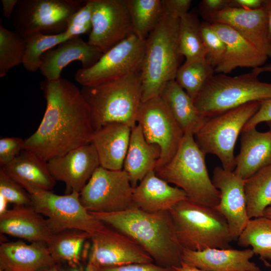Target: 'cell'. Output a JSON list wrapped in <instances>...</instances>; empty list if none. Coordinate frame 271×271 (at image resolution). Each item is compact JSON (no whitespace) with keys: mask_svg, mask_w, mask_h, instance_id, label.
Returning a JSON list of instances; mask_svg holds the SVG:
<instances>
[{"mask_svg":"<svg viewBox=\"0 0 271 271\" xmlns=\"http://www.w3.org/2000/svg\"><path fill=\"white\" fill-rule=\"evenodd\" d=\"M40 88L46 101L45 111L36 130L25 140L24 150L47 162L90 143L94 129L81 89L61 77L45 79Z\"/></svg>","mask_w":271,"mask_h":271,"instance_id":"cell-1","label":"cell"},{"mask_svg":"<svg viewBox=\"0 0 271 271\" xmlns=\"http://www.w3.org/2000/svg\"><path fill=\"white\" fill-rule=\"evenodd\" d=\"M90 213L133 240L156 264L164 267L181 266L183 248L176 237L169 211L150 213L133 207L118 212Z\"/></svg>","mask_w":271,"mask_h":271,"instance_id":"cell-2","label":"cell"},{"mask_svg":"<svg viewBox=\"0 0 271 271\" xmlns=\"http://www.w3.org/2000/svg\"><path fill=\"white\" fill-rule=\"evenodd\" d=\"M179 18L164 11L146 40L142 66V102L160 96L166 84L175 80L182 57L179 46Z\"/></svg>","mask_w":271,"mask_h":271,"instance_id":"cell-3","label":"cell"},{"mask_svg":"<svg viewBox=\"0 0 271 271\" xmlns=\"http://www.w3.org/2000/svg\"><path fill=\"white\" fill-rule=\"evenodd\" d=\"M94 130L113 122L131 128L137 123L142 103L141 70L121 78L92 86H82Z\"/></svg>","mask_w":271,"mask_h":271,"instance_id":"cell-4","label":"cell"},{"mask_svg":"<svg viewBox=\"0 0 271 271\" xmlns=\"http://www.w3.org/2000/svg\"><path fill=\"white\" fill-rule=\"evenodd\" d=\"M177 240L183 249L230 248L233 241L224 217L215 208L188 199L169 211Z\"/></svg>","mask_w":271,"mask_h":271,"instance_id":"cell-5","label":"cell"},{"mask_svg":"<svg viewBox=\"0 0 271 271\" xmlns=\"http://www.w3.org/2000/svg\"><path fill=\"white\" fill-rule=\"evenodd\" d=\"M205 155L196 144L194 134L185 133L172 160L155 172L161 179L183 190L188 200L215 208L219 203L220 192L209 177Z\"/></svg>","mask_w":271,"mask_h":271,"instance_id":"cell-6","label":"cell"},{"mask_svg":"<svg viewBox=\"0 0 271 271\" xmlns=\"http://www.w3.org/2000/svg\"><path fill=\"white\" fill-rule=\"evenodd\" d=\"M254 69L236 76L214 74L193 100L205 118L223 113L245 104L271 98V83L260 81Z\"/></svg>","mask_w":271,"mask_h":271,"instance_id":"cell-7","label":"cell"},{"mask_svg":"<svg viewBox=\"0 0 271 271\" xmlns=\"http://www.w3.org/2000/svg\"><path fill=\"white\" fill-rule=\"evenodd\" d=\"M259 107L260 102H249L206 118L194 135L196 144L205 155L216 156L224 170L233 172L236 167L234 149L237 138Z\"/></svg>","mask_w":271,"mask_h":271,"instance_id":"cell-8","label":"cell"},{"mask_svg":"<svg viewBox=\"0 0 271 271\" xmlns=\"http://www.w3.org/2000/svg\"><path fill=\"white\" fill-rule=\"evenodd\" d=\"M30 195L31 205L46 217L54 234L77 230L91 236L105 226L83 205L78 192L60 195L51 191H40Z\"/></svg>","mask_w":271,"mask_h":271,"instance_id":"cell-9","label":"cell"},{"mask_svg":"<svg viewBox=\"0 0 271 271\" xmlns=\"http://www.w3.org/2000/svg\"><path fill=\"white\" fill-rule=\"evenodd\" d=\"M79 0H18L12 16L15 32L23 38L35 33L66 31L70 17L85 4Z\"/></svg>","mask_w":271,"mask_h":271,"instance_id":"cell-10","label":"cell"},{"mask_svg":"<svg viewBox=\"0 0 271 271\" xmlns=\"http://www.w3.org/2000/svg\"><path fill=\"white\" fill-rule=\"evenodd\" d=\"M145 47L146 40L132 34L104 53L92 67L78 69L74 79L82 86H92L140 71Z\"/></svg>","mask_w":271,"mask_h":271,"instance_id":"cell-11","label":"cell"},{"mask_svg":"<svg viewBox=\"0 0 271 271\" xmlns=\"http://www.w3.org/2000/svg\"><path fill=\"white\" fill-rule=\"evenodd\" d=\"M133 190L123 170L98 167L80 193L83 205L91 213H113L136 207Z\"/></svg>","mask_w":271,"mask_h":271,"instance_id":"cell-12","label":"cell"},{"mask_svg":"<svg viewBox=\"0 0 271 271\" xmlns=\"http://www.w3.org/2000/svg\"><path fill=\"white\" fill-rule=\"evenodd\" d=\"M137 123L141 125L146 140L160 148L161 156L156 172L175 156L184 132L160 96L142 102Z\"/></svg>","mask_w":271,"mask_h":271,"instance_id":"cell-13","label":"cell"},{"mask_svg":"<svg viewBox=\"0 0 271 271\" xmlns=\"http://www.w3.org/2000/svg\"><path fill=\"white\" fill-rule=\"evenodd\" d=\"M88 42L103 54L133 34L126 0H92Z\"/></svg>","mask_w":271,"mask_h":271,"instance_id":"cell-14","label":"cell"},{"mask_svg":"<svg viewBox=\"0 0 271 271\" xmlns=\"http://www.w3.org/2000/svg\"><path fill=\"white\" fill-rule=\"evenodd\" d=\"M90 239L88 261L99 268L154 262L152 257L133 240L106 225Z\"/></svg>","mask_w":271,"mask_h":271,"instance_id":"cell-15","label":"cell"},{"mask_svg":"<svg viewBox=\"0 0 271 271\" xmlns=\"http://www.w3.org/2000/svg\"><path fill=\"white\" fill-rule=\"evenodd\" d=\"M47 163L56 181L64 183L65 194L72 192L80 193L100 166L96 149L91 143L53 158Z\"/></svg>","mask_w":271,"mask_h":271,"instance_id":"cell-16","label":"cell"},{"mask_svg":"<svg viewBox=\"0 0 271 271\" xmlns=\"http://www.w3.org/2000/svg\"><path fill=\"white\" fill-rule=\"evenodd\" d=\"M212 181L220 192L219 203L215 208L226 220L232 240H236L249 220L244 192L245 180L233 172L216 167Z\"/></svg>","mask_w":271,"mask_h":271,"instance_id":"cell-17","label":"cell"},{"mask_svg":"<svg viewBox=\"0 0 271 271\" xmlns=\"http://www.w3.org/2000/svg\"><path fill=\"white\" fill-rule=\"evenodd\" d=\"M204 21L230 26L261 53L271 58L267 17L263 7L256 10L229 7L210 16Z\"/></svg>","mask_w":271,"mask_h":271,"instance_id":"cell-18","label":"cell"},{"mask_svg":"<svg viewBox=\"0 0 271 271\" xmlns=\"http://www.w3.org/2000/svg\"><path fill=\"white\" fill-rule=\"evenodd\" d=\"M57 46L41 57L39 70L49 80L61 78L63 69L73 61H79L82 68L87 69L94 65L103 54L98 48L80 36L73 37Z\"/></svg>","mask_w":271,"mask_h":271,"instance_id":"cell-19","label":"cell"},{"mask_svg":"<svg viewBox=\"0 0 271 271\" xmlns=\"http://www.w3.org/2000/svg\"><path fill=\"white\" fill-rule=\"evenodd\" d=\"M211 24L226 47L222 60L214 69L215 73L227 74L238 67L254 69L264 65L268 58L234 29L223 24Z\"/></svg>","mask_w":271,"mask_h":271,"instance_id":"cell-20","label":"cell"},{"mask_svg":"<svg viewBox=\"0 0 271 271\" xmlns=\"http://www.w3.org/2000/svg\"><path fill=\"white\" fill-rule=\"evenodd\" d=\"M57 263L46 243L17 241L1 243L0 271H47Z\"/></svg>","mask_w":271,"mask_h":271,"instance_id":"cell-21","label":"cell"},{"mask_svg":"<svg viewBox=\"0 0 271 271\" xmlns=\"http://www.w3.org/2000/svg\"><path fill=\"white\" fill-rule=\"evenodd\" d=\"M254 255L250 248L183 249L182 259L184 263L204 271H250L259 268L250 260Z\"/></svg>","mask_w":271,"mask_h":271,"instance_id":"cell-22","label":"cell"},{"mask_svg":"<svg viewBox=\"0 0 271 271\" xmlns=\"http://www.w3.org/2000/svg\"><path fill=\"white\" fill-rule=\"evenodd\" d=\"M0 231L30 242L46 243L54 234L46 218L32 205H15L0 215Z\"/></svg>","mask_w":271,"mask_h":271,"instance_id":"cell-23","label":"cell"},{"mask_svg":"<svg viewBox=\"0 0 271 271\" xmlns=\"http://www.w3.org/2000/svg\"><path fill=\"white\" fill-rule=\"evenodd\" d=\"M131 127L113 122L94 130L91 143L98 154L100 167L114 171L123 170Z\"/></svg>","mask_w":271,"mask_h":271,"instance_id":"cell-24","label":"cell"},{"mask_svg":"<svg viewBox=\"0 0 271 271\" xmlns=\"http://www.w3.org/2000/svg\"><path fill=\"white\" fill-rule=\"evenodd\" d=\"M134 206L147 212L169 211L179 202L188 199L181 189L171 186L155 171L148 174L133 188Z\"/></svg>","mask_w":271,"mask_h":271,"instance_id":"cell-25","label":"cell"},{"mask_svg":"<svg viewBox=\"0 0 271 271\" xmlns=\"http://www.w3.org/2000/svg\"><path fill=\"white\" fill-rule=\"evenodd\" d=\"M240 134V151L233 172L245 180L271 165V131L252 128L242 129Z\"/></svg>","mask_w":271,"mask_h":271,"instance_id":"cell-26","label":"cell"},{"mask_svg":"<svg viewBox=\"0 0 271 271\" xmlns=\"http://www.w3.org/2000/svg\"><path fill=\"white\" fill-rule=\"evenodd\" d=\"M1 168L30 195L40 191H51L56 184L47 162L25 150L12 162Z\"/></svg>","mask_w":271,"mask_h":271,"instance_id":"cell-27","label":"cell"},{"mask_svg":"<svg viewBox=\"0 0 271 271\" xmlns=\"http://www.w3.org/2000/svg\"><path fill=\"white\" fill-rule=\"evenodd\" d=\"M160 156V148L146 140L140 125L137 124L131 128L123 170L133 188L148 174L155 171Z\"/></svg>","mask_w":271,"mask_h":271,"instance_id":"cell-28","label":"cell"},{"mask_svg":"<svg viewBox=\"0 0 271 271\" xmlns=\"http://www.w3.org/2000/svg\"><path fill=\"white\" fill-rule=\"evenodd\" d=\"M184 133L194 134L204 123L206 118L197 111L193 99L175 80L168 82L160 95Z\"/></svg>","mask_w":271,"mask_h":271,"instance_id":"cell-29","label":"cell"},{"mask_svg":"<svg viewBox=\"0 0 271 271\" xmlns=\"http://www.w3.org/2000/svg\"><path fill=\"white\" fill-rule=\"evenodd\" d=\"M244 192L249 219L263 216L271 205V165L245 180Z\"/></svg>","mask_w":271,"mask_h":271,"instance_id":"cell-30","label":"cell"},{"mask_svg":"<svg viewBox=\"0 0 271 271\" xmlns=\"http://www.w3.org/2000/svg\"><path fill=\"white\" fill-rule=\"evenodd\" d=\"M237 240L240 246H250L265 265L271 266L270 218L263 216L249 219Z\"/></svg>","mask_w":271,"mask_h":271,"instance_id":"cell-31","label":"cell"},{"mask_svg":"<svg viewBox=\"0 0 271 271\" xmlns=\"http://www.w3.org/2000/svg\"><path fill=\"white\" fill-rule=\"evenodd\" d=\"M90 237L85 232L69 230L54 234L46 244L57 262L65 261L75 267L79 265L83 245Z\"/></svg>","mask_w":271,"mask_h":271,"instance_id":"cell-32","label":"cell"},{"mask_svg":"<svg viewBox=\"0 0 271 271\" xmlns=\"http://www.w3.org/2000/svg\"><path fill=\"white\" fill-rule=\"evenodd\" d=\"M133 34L146 40L161 20L162 0H126Z\"/></svg>","mask_w":271,"mask_h":271,"instance_id":"cell-33","label":"cell"},{"mask_svg":"<svg viewBox=\"0 0 271 271\" xmlns=\"http://www.w3.org/2000/svg\"><path fill=\"white\" fill-rule=\"evenodd\" d=\"M200 26L201 22L195 11L189 12L179 19V50L186 61L206 59Z\"/></svg>","mask_w":271,"mask_h":271,"instance_id":"cell-34","label":"cell"},{"mask_svg":"<svg viewBox=\"0 0 271 271\" xmlns=\"http://www.w3.org/2000/svg\"><path fill=\"white\" fill-rule=\"evenodd\" d=\"M214 73V67L206 59L185 61L179 68L175 80L194 100Z\"/></svg>","mask_w":271,"mask_h":271,"instance_id":"cell-35","label":"cell"},{"mask_svg":"<svg viewBox=\"0 0 271 271\" xmlns=\"http://www.w3.org/2000/svg\"><path fill=\"white\" fill-rule=\"evenodd\" d=\"M72 37L65 31L55 35L38 33L24 38V67L29 72L38 71L41 65V57L45 52Z\"/></svg>","mask_w":271,"mask_h":271,"instance_id":"cell-36","label":"cell"},{"mask_svg":"<svg viewBox=\"0 0 271 271\" xmlns=\"http://www.w3.org/2000/svg\"><path fill=\"white\" fill-rule=\"evenodd\" d=\"M25 51V39L5 28L0 21V77L22 64Z\"/></svg>","mask_w":271,"mask_h":271,"instance_id":"cell-37","label":"cell"},{"mask_svg":"<svg viewBox=\"0 0 271 271\" xmlns=\"http://www.w3.org/2000/svg\"><path fill=\"white\" fill-rule=\"evenodd\" d=\"M201 32L207 60L215 68L222 60L226 50L222 40L207 21L201 22Z\"/></svg>","mask_w":271,"mask_h":271,"instance_id":"cell-38","label":"cell"},{"mask_svg":"<svg viewBox=\"0 0 271 271\" xmlns=\"http://www.w3.org/2000/svg\"><path fill=\"white\" fill-rule=\"evenodd\" d=\"M0 196L15 205H32L30 194L0 168Z\"/></svg>","mask_w":271,"mask_h":271,"instance_id":"cell-39","label":"cell"},{"mask_svg":"<svg viewBox=\"0 0 271 271\" xmlns=\"http://www.w3.org/2000/svg\"><path fill=\"white\" fill-rule=\"evenodd\" d=\"M92 0L85 4L68 20L66 32L72 37L90 33L92 29Z\"/></svg>","mask_w":271,"mask_h":271,"instance_id":"cell-40","label":"cell"},{"mask_svg":"<svg viewBox=\"0 0 271 271\" xmlns=\"http://www.w3.org/2000/svg\"><path fill=\"white\" fill-rule=\"evenodd\" d=\"M25 140L19 137L0 139V166L3 167L12 162L24 150Z\"/></svg>","mask_w":271,"mask_h":271,"instance_id":"cell-41","label":"cell"},{"mask_svg":"<svg viewBox=\"0 0 271 271\" xmlns=\"http://www.w3.org/2000/svg\"><path fill=\"white\" fill-rule=\"evenodd\" d=\"M99 271H178L174 267H164L156 263H137L126 265L99 268Z\"/></svg>","mask_w":271,"mask_h":271,"instance_id":"cell-42","label":"cell"},{"mask_svg":"<svg viewBox=\"0 0 271 271\" xmlns=\"http://www.w3.org/2000/svg\"><path fill=\"white\" fill-rule=\"evenodd\" d=\"M231 7V0H203L199 5V13L205 21L209 17Z\"/></svg>","mask_w":271,"mask_h":271,"instance_id":"cell-43","label":"cell"},{"mask_svg":"<svg viewBox=\"0 0 271 271\" xmlns=\"http://www.w3.org/2000/svg\"><path fill=\"white\" fill-rule=\"evenodd\" d=\"M271 120V98L260 102V107L243 129L256 128L259 123Z\"/></svg>","mask_w":271,"mask_h":271,"instance_id":"cell-44","label":"cell"},{"mask_svg":"<svg viewBox=\"0 0 271 271\" xmlns=\"http://www.w3.org/2000/svg\"><path fill=\"white\" fill-rule=\"evenodd\" d=\"M164 11L170 15L180 18L189 12L191 0H162Z\"/></svg>","mask_w":271,"mask_h":271,"instance_id":"cell-45","label":"cell"},{"mask_svg":"<svg viewBox=\"0 0 271 271\" xmlns=\"http://www.w3.org/2000/svg\"><path fill=\"white\" fill-rule=\"evenodd\" d=\"M264 0H231V7L256 10L262 7Z\"/></svg>","mask_w":271,"mask_h":271,"instance_id":"cell-46","label":"cell"},{"mask_svg":"<svg viewBox=\"0 0 271 271\" xmlns=\"http://www.w3.org/2000/svg\"><path fill=\"white\" fill-rule=\"evenodd\" d=\"M18 0H1L3 15L5 18L12 16Z\"/></svg>","mask_w":271,"mask_h":271,"instance_id":"cell-47","label":"cell"},{"mask_svg":"<svg viewBox=\"0 0 271 271\" xmlns=\"http://www.w3.org/2000/svg\"><path fill=\"white\" fill-rule=\"evenodd\" d=\"M262 7L266 15L268 37L271 43V0H264Z\"/></svg>","mask_w":271,"mask_h":271,"instance_id":"cell-48","label":"cell"},{"mask_svg":"<svg viewBox=\"0 0 271 271\" xmlns=\"http://www.w3.org/2000/svg\"><path fill=\"white\" fill-rule=\"evenodd\" d=\"M174 268H176L178 271H204V270H202L198 269L197 268L188 265L184 263L183 262L182 263L181 266L180 267H174ZM250 271H262V270L260 268H259L257 269L250 270Z\"/></svg>","mask_w":271,"mask_h":271,"instance_id":"cell-49","label":"cell"},{"mask_svg":"<svg viewBox=\"0 0 271 271\" xmlns=\"http://www.w3.org/2000/svg\"><path fill=\"white\" fill-rule=\"evenodd\" d=\"M9 202L2 196H0V215L5 213L8 209Z\"/></svg>","mask_w":271,"mask_h":271,"instance_id":"cell-50","label":"cell"},{"mask_svg":"<svg viewBox=\"0 0 271 271\" xmlns=\"http://www.w3.org/2000/svg\"><path fill=\"white\" fill-rule=\"evenodd\" d=\"M252 69H254L259 74L264 72H271V63Z\"/></svg>","mask_w":271,"mask_h":271,"instance_id":"cell-51","label":"cell"},{"mask_svg":"<svg viewBox=\"0 0 271 271\" xmlns=\"http://www.w3.org/2000/svg\"><path fill=\"white\" fill-rule=\"evenodd\" d=\"M84 271H99V268L92 262L88 261Z\"/></svg>","mask_w":271,"mask_h":271,"instance_id":"cell-52","label":"cell"},{"mask_svg":"<svg viewBox=\"0 0 271 271\" xmlns=\"http://www.w3.org/2000/svg\"><path fill=\"white\" fill-rule=\"evenodd\" d=\"M263 216L271 218V205L268 206L264 211Z\"/></svg>","mask_w":271,"mask_h":271,"instance_id":"cell-53","label":"cell"},{"mask_svg":"<svg viewBox=\"0 0 271 271\" xmlns=\"http://www.w3.org/2000/svg\"><path fill=\"white\" fill-rule=\"evenodd\" d=\"M47 271H60L58 266L56 264L49 269Z\"/></svg>","mask_w":271,"mask_h":271,"instance_id":"cell-54","label":"cell"},{"mask_svg":"<svg viewBox=\"0 0 271 271\" xmlns=\"http://www.w3.org/2000/svg\"><path fill=\"white\" fill-rule=\"evenodd\" d=\"M266 123H267L268 126L269 127V130L270 131H271V120L266 122Z\"/></svg>","mask_w":271,"mask_h":271,"instance_id":"cell-55","label":"cell"},{"mask_svg":"<svg viewBox=\"0 0 271 271\" xmlns=\"http://www.w3.org/2000/svg\"><path fill=\"white\" fill-rule=\"evenodd\" d=\"M269 271H271V269H270Z\"/></svg>","mask_w":271,"mask_h":271,"instance_id":"cell-56","label":"cell"}]
</instances>
